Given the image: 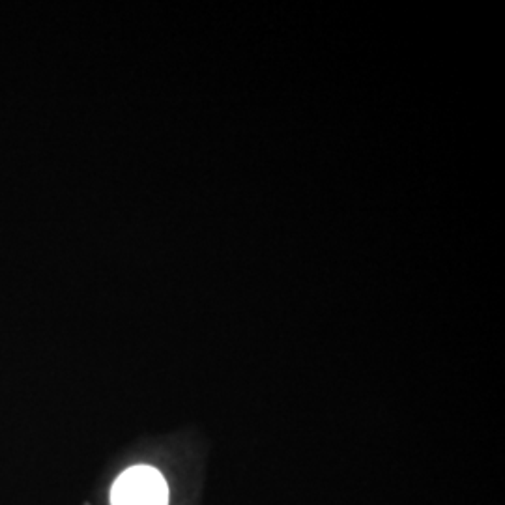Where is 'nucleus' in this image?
<instances>
[{
    "instance_id": "1",
    "label": "nucleus",
    "mask_w": 505,
    "mask_h": 505,
    "mask_svg": "<svg viewBox=\"0 0 505 505\" xmlns=\"http://www.w3.org/2000/svg\"><path fill=\"white\" fill-rule=\"evenodd\" d=\"M168 489L161 474L150 466L124 471L112 487V505H167Z\"/></svg>"
}]
</instances>
